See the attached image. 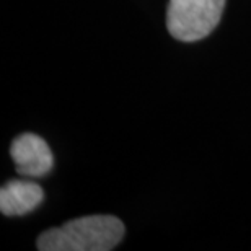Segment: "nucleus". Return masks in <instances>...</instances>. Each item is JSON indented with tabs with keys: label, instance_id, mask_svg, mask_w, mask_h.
Wrapping results in <instances>:
<instances>
[{
	"label": "nucleus",
	"instance_id": "2",
	"mask_svg": "<svg viewBox=\"0 0 251 251\" xmlns=\"http://www.w3.org/2000/svg\"><path fill=\"white\" fill-rule=\"evenodd\" d=\"M224 7L225 0H170L167 28L178 41H199L215 29Z\"/></svg>",
	"mask_w": 251,
	"mask_h": 251
},
{
	"label": "nucleus",
	"instance_id": "4",
	"mask_svg": "<svg viewBox=\"0 0 251 251\" xmlns=\"http://www.w3.org/2000/svg\"><path fill=\"white\" fill-rule=\"evenodd\" d=\"M43 199L44 191L38 183L12 179L0 189V210L8 217L25 215L36 209Z\"/></svg>",
	"mask_w": 251,
	"mask_h": 251
},
{
	"label": "nucleus",
	"instance_id": "1",
	"mask_svg": "<svg viewBox=\"0 0 251 251\" xmlns=\"http://www.w3.org/2000/svg\"><path fill=\"white\" fill-rule=\"evenodd\" d=\"M124 237V224L114 215H87L39 235L41 251H109Z\"/></svg>",
	"mask_w": 251,
	"mask_h": 251
},
{
	"label": "nucleus",
	"instance_id": "3",
	"mask_svg": "<svg viewBox=\"0 0 251 251\" xmlns=\"http://www.w3.org/2000/svg\"><path fill=\"white\" fill-rule=\"evenodd\" d=\"M17 172L23 176L39 178L51 172L54 158L46 140L36 134H22L10 147Z\"/></svg>",
	"mask_w": 251,
	"mask_h": 251
}]
</instances>
